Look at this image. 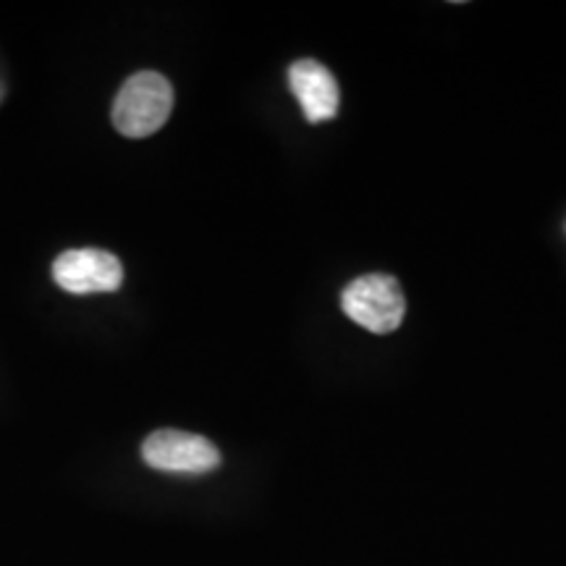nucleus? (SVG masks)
<instances>
[{"label":"nucleus","mask_w":566,"mask_h":566,"mask_svg":"<svg viewBox=\"0 0 566 566\" xmlns=\"http://www.w3.org/2000/svg\"><path fill=\"white\" fill-rule=\"evenodd\" d=\"M289 87H292L294 97L300 101L310 124L331 122L338 113V101H342L338 84L323 63L313 59L292 63V69H289Z\"/></svg>","instance_id":"5"},{"label":"nucleus","mask_w":566,"mask_h":566,"mask_svg":"<svg viewBox=\"0 0 566 566\" xmlns=\"http://www.w3.org/2000/svg\"><path fill=\"white\" fill-rule=\"evenodd\" d=\"M142 459L147 467L171 475H205L221 464V451L208 438L187 430H155L142 443Z\"/></svg>","instance_id":"3"},{"label":"nucleus","mask_w":566,"mask_h":566,"mask_svg":"<svg viewBox=\"0 0 566 566\" xmlns=\"http://www.w3.org/2000/svg\"><path fill=\"white\" fill-rule=\"evenodd\" d=\"M344 313L370 334H394L407 315V300L394 275L370 273L352 281L342 294Z\"/></svg>","instance_id":"2"},{"label":"nucleus","mask_w":566,"mask_h":566,"mask_svg":"<svg viewBox=\"0 0 566 566\" xmlns=\"http://www.w3.org/2000/svg\"><path fill=\"white\" fill-rule=\"evenodd\" d=\"M53 281L71 294L116 292L124 281V268L116 254L105 250H69L55 258Z\"/></svg>","instance_id":"4"},{"label":"nucleus","mask_w":566,"mask_h":566,"mask_svg":"<svg viewBox=\"0 0 566 566\" xmlns=\"http://www.w3.org/2000/svg\"><path fill=\"white\" fill-rule=\"evenodd\" d=\"M174 111V87L158 71H139L118 90L113 103V126L124 137H150Z\"/></svg>","instance_id":"1"}]
</instances>
